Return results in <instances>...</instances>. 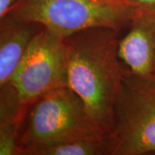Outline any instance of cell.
I'll use <instances>...</instances> for the list:
<instances>
[{
  "mask_svg": "<svg viewBox=\"0 0 155 155\" xmlns=\"http://www.w3.org/2000/svg\"><path fill=\"white\" fill-rule=\"evenodd\" d=\"M120 33L121 29L92 27L64 39L67 85L110 134L126 70L119 55Z\"/></svg>",
  "mask_w": 155,
  "mask_h": 155,
  "instance_id": "obj_1",
  "label": "cell"
},
{
  "mask_svg": "<svg viewBox=\"0 0 155 155\" xmlns=\"http://www.w3.org/2000/svg\"><path fill=\"white\" fill-rule=\"evenodd\" d=\"M110 135L91 116L82 98L65 85L51 90L27 105L17 155L41 146Z\"/></svg>",
  "mask_w": 155,
  "mask_h": 155,
  "instance_id": "obj_2",
  "label": "cell"
},
{
  "mask_svg": "<svg viewBox=\"0 0 155 155\" xmlns=\"http://www.w3.org/2000/svg\"><path fill=\"white\" fill-rule=\"evenodd\" d=\"M140 7L118 0H17L7 14L63 37L92 27L127 28Z\"/></svg>",
  "mask_w": 155,
  "mask_h": 155,
  "instance_id": "obj_3",
  "label": "cell"
},
{
  "mask_svg": "<svg viewBox=\"0 0 155 155\" xmlns=\"http://www.w3.org/2000/svg\"><path fill=\"white\" fill-rule=\"evenodd\" d=\"M111 135L113 155L155 153V73L125 70Z\"/></svg>",
  "mask_w": 155,
  "mask_h": 155,
  "instance_id": "obj_4",
  "label": "cell"
},
{
  "mask_svg": "<svg viewBox=\"0 0 155 155\" xmlns=\"http://www.w3.org/2000/svg\"><path fill=\"white\" fill-rule=\"evenodd\" d=\"M64 39L44 27L35 35L9 81L23 105L27 106L53 89L67 85Z\"/></svg>",
  "mask_w": 155,
  "mask_h": 155,
  "instance_id": "obj_5",
  "label": "cell"
},
{
  "mask_svg": "<svg viewBox=\"0 0 155 155\" xmlns=\"http://www.w3.org/2000/svg\"><path fill=\"white\" fill-rule=\"evenodd\" d=\"M120 40L119 55L126 69L138 75L155 73V6L140 8Z\"/></svg>",
  "mask_w": 155,
  "mask_h": 155,
  "instance_id": "obj_6",
  "label": "cell"
},
{
  "mask_svg": "<svg viewBox=\"0 0 155 155\" xmlns=\"http://www.w3.org/2000/svg\"><path fill=\"white\" fill-rule=\"evenodd\" d=\"M41 27L9 14L0 18V86L11 80Z\"/></svg>",
  "mask_w": 155,
  "mask_h": 155,
  "instance_id": "obj_7",
  "label": "cell"
},
{
  "mask_svg": "<svg viewBox=\"0 0 155 155\" xmlns=\"http://www.w3.org/2000/svg\"><path fill=\"white\" fill-rule=\"evenodd\" d=\"M26 107L11 82L0 86V155H17L19 130Z\"/></svg>",
  "mask_w": 155,
  "mask_h": 155,
  "instance_id": "obj_8",
  "label": "cell"
},
{
  "mask_svg": "<svg viewBox=\"0 0 155 155\" xmlns=\"http://www.w3.org/2000/svg\"><path fill=\"white\" fill-rule=\"evenodd\" d=\"M112 135L96 140H78L25 149L20 155H113Z\"/></svg>",
  "mask_w": 155,
  "mask_h": 155,
  "instance_id": "obj_9",
  "label": "cell"
},
{
  "mask_svg": "<svg viewBox=\"0 0 155 155\" xmlns=\"http://www.w3.org/2000/svg\"><path fill=\"white\" fill-rule=\"evenodd\" d=\"M17 0H0V18L5 17Z\"/></svg>",
  "mask_w": 155,
  "mask_h": 155,
  "instance_id": "obj_10",
  "label": "cell"
},
{
  "mask_svg": "<svg viewBox=\"0 0 155 155\" xmlns=\"http://www.w3.org/2000/svg\"><path fill=\"white\" fill-rule=\"evenodd\" d=\"M127 2L140 8L155 6V0H127Z\"/></svg>",
  "mask_w": 155,
  "mask_h": 155,
  "instance_id": "obj_11",
  "label": "cell"
},
{
  "mask_svg": "<svg viewBox=\"0 0 155 155\" xmlns=\"http://www.w3.org/2000/svg\"><path fill=\"white\" fill-rule=\"evenodd\" d=\"M118 1H125V2H127V0H118Z\"/></svg>",
  "mask_w": 155,
  "mask_h": 155,
  "instance_id": "obj_12",
  "label": "cell"
}]
</instances>
